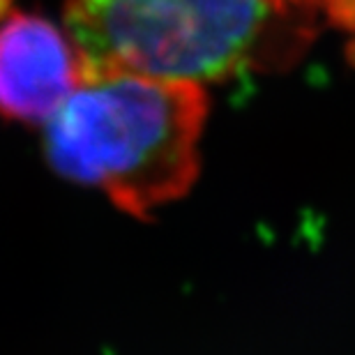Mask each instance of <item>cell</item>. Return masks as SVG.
I'll use <instances>...</instances> for the list:
<instances>
[{
  "label": "cell",
  "instance_id": "277c9868",
  "mask_svg": "<svg viewBox=\"0 0 355 355\" xmlns=\"http://www.w3.org/2000/svg\"><path fill=\"white\" fill-rule=\"evenodd\" d=\"M321 14L339 31L355 33V0H318Z\"/></svg>",
  "mask_w": 355,
  "mask_h": 355
},
{
  "label": "cell",
  "instance_id": "3957f363",
  "mask_svg": "<svg viewBox=\"0 0 355 355\" xmlns=\"http://www.w3.org/2000/svg\"><path fill=\"white\" fill-rule=\"evenodd\" d=\"M86 79V60L65 26L0 0V116L46 125Z\"/></svg>",
  "mask_w": 355,
  "mask_h": 355
},
{
  "label": "cell",
  "instance_id": "6da1fadb",
  "mask_svg": "<svg viewBox=\"0 0 355 355\" xmlns=\"http://www.w3.org/2000/svg\"><path fill=\"white\" fill-rule=\"evenodd\" d=\"M205 116L208 95L198 83L86 69L81 86L44 125L46 157L60 175L148 217L196 180Z\"/></svg>",
  "mask_w": 355,
  "mask_h": 355
},
{
  "label": "cell",
  "instance_id": "7a4b0ae2",
  "mask_svg": "<svg viewBox=\"0 0 355 355\" xmlns=\"http://www.w3.org/2000/svg\"><path fill=\"white\" fill-rule=\"evenodd\" d=\"M318 0H65L86 69H127L205 86L277 72L318 33Z\"/></svg>",
  "mask_w": 355,
  "mask_h": 355
},
{
  "label": "cell",
  "instance_id": "5b68a950",
  "mask_svg": "<svg viewBox=\"0 0 355 355\" xmlns=\"http://www.w3.org/2000/svg\"><path fill=\"white\" fill-rule=\"evenodd\" d=\"M346 58L351 60V65H355V42H351V44L346 46Z\"/></svg>",
  "mask_w": 355,
  "mask_h": 355
}]
</instances>
